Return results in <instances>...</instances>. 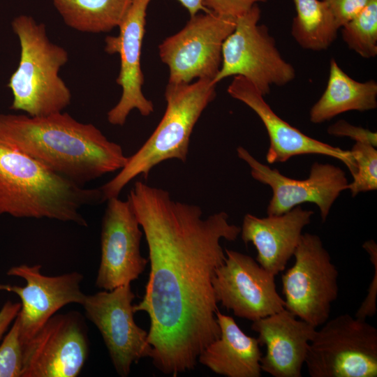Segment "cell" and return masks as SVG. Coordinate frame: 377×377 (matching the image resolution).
Listing matches in <instances>:
<instances>
[{
  "instance_id": "cell-1",
  "label": "cell",
  "mask_w": 377,
  "mask_h": 377,
  "mask_svg": "<svg viewBox=\"0 0 377 377\" xmlns=\"http://www.w3.org/2000/svg\"><path fill=\"white\" fill-rule=\"evenodd\" d=\"M128 199L150 263L145 293L133 311L149 316L154 366L176 377L193 369L201 352L220 335L212 279L226 259L221 240L235 241L241 227L223 211L204 218L200 207L141 181Z\"/></svg>"
},
{
  "instance_id": "cell-2",
  "label": "cell",
  "mask_w": 377,
  "mask_h": 377,
  "mask_svg": "<svg viewBox=\"0 0 377 377\" xmlns=\"http://www.w3.org/2000/svg\"><path fill=\"white\" fill-rule=\"evenodd\" d=\"M0 142L82 186L120 170L128 160L121 146L94 124L63 112L43 117L0 114Z\"/></svg>"
},
{
  "instance_id": "cell-3",
  "label": "cell",
  "mask_w": 377,
  "mask_h": 377,
  "mask_svg": "<svg viewBox=\"0 0 377 377\" xmlns=\"http://www.w3.org/2000/svg\"><path fill=\"white\" fill-rule=\"evenodd\" d=\"M103 202L100 188L77 185L0 142V214L87 226L80 210Z\"/></svg>"
},
{
  "instance_id": "cell-4",
  "label": "cell",
  "mask_w": 377,
  "mask_h": 377,
  "mask_svg": "<svg viewBox=\"0 0 377 377\" xmlns=\"http://www.w3.org/2000/svg\"><path fill=\"white\" fill-rule=\"evenodd\" d=\"M216 85L207 79L191 83L168 82L162 119L142 146L128 156L114 177L100 187L104 201L119 197L137 176L142 175L147 179L151 169L165 161H186L191 133L203 111L214 99Z\"/></svg>"
},
{
  "instance_id": "cell-5",
  "label": "cell",
  "mask_w": 377,
  "mask_h": 377,
  "mask_svg": "<svg viewBox=\"0 0 377 377\" xmlns=\"http://www.w3.org/2000/svg\"><path fill=\"white\" fill-rule=\"evenodd\" d=\"M20 43V59L8 87L13 94L10 108L30 117L62 112L71 101V93L59 72L68 59V52L48 38L45 27L28 15L12 22Z\"/></svg>"
},
{
  "instance_id": "cell-6",
  "label": "cell",
  "mask_w": 377,
  "mask_h": 377,
  "mask_svg": "<svg viewBox=\"0 0 377 377\" xmlns=\"http://www.w3.org/2000/svg\"><path fill=\"white\" fill-rule=\"evenodd\" d=\"M305 363L311 377H376L377 329L343 313L322 325Z\"/></svg>"
},
{
  "instance_id": "cell-7",
  "label": "cell",
  "mask_w": 377,
  "mask_h": 377,
  "mask_svg": "<svg viewBox=\"0 0 377 377\" xmlns=\"http://www.w3.org/2000/svg\"><path fill=\"white\" fill-rule=\"evenodd\" d=\"M260 17L256 4L235 19L234 30L223 42L221 66L214 84L242 76L265 96L272 85L283 86L295 78L294 67L282 57L267 27L258 24Z\"/></svg>"
},
{
  "instance_id": "cell-8",
  "label": "cell",
  "mask_w": 377,
  "mask_h": 377,
  "mask_svg": "<svg viewBox=\"0 0 377 377\" xmlns=\"http://www.w3.org/2000/svg\"><path fill=\"white\" fill-rule=\"evenodd\" d=\"M293 257L281 276L285 308L317 328L330 318L338 297L339 272L316 234H302Z\"/></svg>"
},
{
  "instance_id": "cell-9",
  "label": "cell",
  "mask_w": 377,
  "mask_h": 377,
  "mask_svg": "<svg viewBox=\"0 0 377 377\" xmlns=\"http://www.w3.org/2000/svg\"><path fill=\"white\" fill-rule=\"evenodd\" d=\"M235 27V19L210 11L191 16L180 31L158 45L160 58L169 68L168 82L213 81L221 66L223 42Z\"/></svg>"
},
{
  "instance_id": "cell-10",
  "label": "cell",
  "mask_w": 377,
  "mask_h": 377,
  "mask_svg": "<svg viewBox=\"0 0 377 377\" xmlns=\"http://www.w3.org/2000/svg\"><path fill=\"white\" fill-rule=\"evenodd\" d=\"M131 283L86 295L81 304L99 330L117 374L128 376L133 363L151 357L148 332L134 320Z\"/></svg>"
},
{
  "instance_id": "cell-11",
  "label": "cell",
  "mask_w": 377,
  "mask_h": 377,
  "mask_svg": "<svg viewBox=\"0 0 377 377\" xmlns=\"http://www.w3.org/2000/svg\"><path fill=\"white\" fill-rule=\"evenodd\" d=\"M89 352L82 315L77 311L54 314L23 345L21 377H76Z\"/></svg>"
},
{
  "instance_id": "cell-12",
  "label": "cell",
  "mask_w": 377,
  "mask_h": 377,
  "mask_svg": "<svg viewBox=\"0 0 377 377\" xmlns=\"http://www.w3.org/2000/svg\"><path fill=\"white\" fill-rule=\"evenodd\" d=\"M225 253L226 259L212 279L218 303L252 322L285 309L275 276L248 255L229 249Z\"/></svg>"
},
{
  "instance_id": "cell-13",
  "label": "cell",
  "mask_w": 377,
  "mask_h": 377,
  "mask_svg": "<svg viewBox=\"0 0 377 377\" xmlns=\"http://www.w3.org/2000/svg\"><path fill=\"white\" fill-rule=\"evenodd\" d=\"M237 153L248 164L252 177L271 188L272 196L267 208L269 216L282 214L302 203L311 202L318 207L325 222L335 200L347 189L344 171L332 164L315 162L306 179H295L262 163L242 147H237Z\"/></svg>"
},
{
  "instance_id": "cell-14",
  "label": "cell",
  "mask_w": 377,
  "mask_h": 377,
  "mask_svg": "<svg viewBox=\"0 0 377 377\" xmlns=\"http://www.w3.org/2000/svg\"><path fill=\"white\" fill-rule=\"evenodd\" d=\"M101 235V256L96 286L111 290L131 283L145 270L148 260L140 253L142 230L128 199L107 200Z\"/></svg>"
},
{
  "instance_id": "cell-15",
  "label": "cell",
  "mask_w": 377,
  "mask_h": 377,
  "mask_svg": "<svg viewBox=\"0 0 377 377\" xmlns=\"http://www.w3.org/2000/svg\"><path fill=\"white\" fill-rule=\"evenodd\" d=\"M151 0H132L119 25L116 36L106 37L105 51L119 54L120 69L117 83L122 93L119 102L108 111V121L112 125L123 126L129 113L134 109L144 117L154 112V104L142 93L144 75L140 56L145 32L147 10Z\"/></svg>"
},
{
  "instance_id": "cell-16",
  "label": "cell",
  "mask_w": 377,
  "mask_h": 377,
  "mask_svg": "<svg viewBox=\"0 0 377 377\" xmlns=\"http://www.w3.org/2000/svg\"><path fill=\"white\" fill-rule=\"evenodd\" d=\"M40 268V265L12 267L7 274L23 279L26 285L0 284V291L14 293L20 298L21 309L17 317L23 345L58 310L71 303L82 304L86 296L80 288L82 274L73 272L49 276L43 274Z\"/></svg>"
},
{
  "instance_id": "cell-17",
  "label": "cell",
  "mask_w": 377,
  "mask_h": 377,
  "mask_svg": "<svg viewBox=\"0 0 377 377\" xmlns=\"http://www.w3.org/2000/svg\"><path fill=\"white\" fill-rule=\"evenodd\" d=\"M228 93L253 110L264 124L269 139L266 154L269 163H283L295 156L320 154L338 159L351 175L354 173L355 165L350 150L314 139L289 124L272 110L264 96L244 77L234 76Z\"/></svg>"
},
{
  "instance_id": "cell-18",
  "label": "cell",
  "mask_w": 377,
  "mask_h": 377,
  "mask_svg": "<svg viewBox=\"0 0 377 377\" xmlns=\"http://www.w3.org/2000/svg\"><path fill=\"white\" fill-rule=\"evenodd\" d=\"M251 330L258 334L266 353L261 370L274 377H301L310 342L316 327L297 318L286 308L254 320Z\"/></svg>"
},
{
  "instance_id": "cell-19",
  "label": "cell",
  "mask_w": 377,
  "mask_h": 377,
  "mask_svg": "<svg viewBox=\"0 0 377 377\" xmlns=\"http://www.w3.org/2000/svg\"><path fill=\"white\" fill-rule=\"evenodd\" d=\"M313 212L297 206L279 215L258 217L246 214L241 237L256 248V260L274 276L283 272L300 241L302 230L311 222Z\"/></svg>"
},
{
  "instance_id": "cell-20",
  "label": "cell",
  "mask_w": 377,
  "mask_h": 377,
  "mask_svg": "<svg viewBox=\"0 0 377 377\" xmlns=\"http://www.w3.org/2000/svg\"><path fill=\"white\" fill-rule=\"evenodd\" d=\"M216 317L220 335L204 348L198 362L227 377H260L263 354L258 339L245 334L232 317L219 311Z\"/></svg>"
},
{
  "instance_id": "cell-21",
  "label": "cell",
  "mask_w": 377,
  "mask_h": 377,
  "mask_svg": "<svg viewBox=\"0 0 377 377\" xmlns=\"http://www.w3.org/2000/svg\"><path fill=\"white\" fill-rule=\"evenodd\" d=\"M376 107V82H362L351 78L339 67L337 61L332 59L325 90L312 106L310 121L320 124L345 112H364Z\"/></svg>"
},
{
  "instance_id": "cell-22",
  "label": "cell",
  "mask_w": 377,
  "mask_h": 377,
  "mask_svg": "<svg viewBox=\"0 0 377 377\" xmlns=\"http://www.w3.org/2000/svg\"><path fill=\"white\" fill-rule=\"evenodd\" d=\"M64 22L82 32L102 33L118 27L132 0H52Z\"/></svg>"
},
{
  "instance_id": "cell-23",
  "label": "cell",
  "mask_w": 377,
  "mask_h": 377,
  "mask_svg": "<svg viewBox=\"0 0 377 377\" xmlns=\"http://www.w3.org/2000/svg\"><path fill=\"white\" fill-rule=\"evenodd\" d=\"M296 15L291 34L304 49L326 50L337 36L339 28L323 0H293Z\"/></svg>"
},
{
  "instance_id": "cell-24",
  "label": "cell",
  "mask_w": 377,
  "mask_h": 377,
  "mask_svg": "<svg viewBox=\"0 0 377 377\" xmlns=\"http://www.w3.org/2000/svg\"><path fill=\"white\" fill-rule=\"evenodd\" d=\"M348 47L365 59L377 54V0H371L341 27Z\"/></svg>"
},
{
  "instance_id": "cell-25",
  "label": "cell",
  "mask_w": 377,
  "mask_h": 377,
  "mask_svg": "<svg viewBox=\"0 0 377 377\" xmlns=\"http://www.w3.org/2000/svg\"><path fill=\"white\" fill-rule=\"evenodd\" d=\"M353 158L355 170L353 181L348 184L347 189L355 197L362 192L377 188V150L376 147L356 142L350 150Z\"/></svg>"
},
{
  "instance_id": "cell-26",
  "label": "cell",
  "mask_w": 377,
  "mask_h": 377,
  "mask_svg": "<svg viewBox=\"0 0 377 377\" xmlns=\"http://www.w3.org/2000/svg\"><path fill=\"white\" fill-rule=\"evenodd\" d=\"M23 344L17 317L0 345V377H21Z\"/></svg>"
},
{
  "instance_id": "cell-27",
  "label": "cell",
  "mask_w": 377,
  "mask_h": 377,
  "mask_svg": "<svg viewBox=\"0 0 377 377\" xmlns=\"http://www.w3.org/2000/svg\"><path fill=\"white\" fill-rule=\"evenodd\" d=\"M362 247L368 253L369 259L374 265V273L368 288L367 297L362 302L355 314V317L366 320L372 317L376 312L377 296V246L376 242L371 239L365 242Z\"/></svg>"
},
{
  "instance_id": "cell-28",
  "label": "cell",
  "mask_w": 377,
  "mask_h": 377,
  "mask_svg": "<svg viewBox=\"0 0 377 377\" xmlns=\"http://www.w3.org/2000/svg\"><path fill=\"white\" fill-rule=\"evenodd\" d=\"M267 0H203L205 8L218 15L237 19L254 5Z\"/></svg>"
},
{
  "instance_id": "cell-29",
  "label": "cell",
  "mask_w": 377,
  "mask_h": 377,
  "mask_svg": "<svg viewBox=\"0 0 377 377\" xmlns=\"http://www.w3.org/2000/svg\"><path fill=\"white\" fill-rule=\"evenodd\" d=\"M341 29L356 16L371 0H323Z\"/></svg>"
},
{
  "instance_id": "cell-30",
  "label": "cell",
  "mask_w": 377,
  "mask_h": 377,
  "mask_svg": "<svg viewBox=\"0 0 377 377\" xmlns=\"http://www.w3.org/2000/svg\"><path fill=\"white\" fill-rule=\"evenodd\" d=\"M329 134L348 137L355 142L367 143L376 147L377 133L360 126H353L344 120H339L329 126Z\"/></svg>"
},
{
  "instance_id": "cell-31",
  "label": "cell",
  "mask_w": 377,
  "mask_h": 377,
  "mask_svg": "<svg viewBox=\"0 0 377 377\" xmlns=\"http://www.w3.org/2000/svg\"><path fill=\"white\" fill-rule=\"evenodd\" d=\"M21 309V303L7 301L0 310V340L14 321Z\"/></svg>"
},
{
  "instance_id": "cell-32",
  "label": "cell",
  "mask_w": 377,
  "mask_h": 377,
  "mask_svg": "<svg viewBox=\"0 0 377 377\" xmlns=\"http://www.w3.org/2000/svg\"><path fill=\"white\" fill-rule=\"evenodd\" d=\"M193 16L201 10H207L203 6V0H177Z\"/></svg>"
}]
</instances>
